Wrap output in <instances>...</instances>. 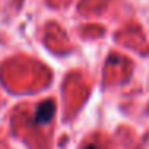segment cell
<instances>
[{"mask_svg":"<svg viewBox=\"0 0 149 149\" xmlns=\"http://www.w3.org/2000/svg\"><path fill=\"white\" fill-rule=\"evenodd\" d=\"M53 114H55V104L53 101H45L42 103L39 107H37V112H36V120L37 123H47L52 120Z\"/></svg>","mask_w":149,"mask_h":149,"instance_id":"cell-1","label":"cell"},{"mask_svg":"<svg viewBox=\"0 0 149 149\" xmlns=\"http://www.w3.org/2000/svg\"><path fill=\"white\" fill-rule=\"evenodd\" d=\"M87 149H96V148H91V146H90V148H87Z\"/></svg>","mask_w":149,"mask_h":149,"instance_id":"cell-2","label":"cell"}]
</instances>
